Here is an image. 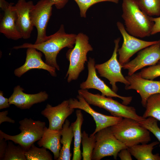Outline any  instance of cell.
Wrapping results in <instances>:
<instances>
[{"label": "cell", "instance_id": "1", "mask_svg": "<svg viewBox=\"0 0 160 160\" xmlns=\"http://www.w3.org/2000/svg\"><path fill=\"white\" fill-rule=\"evenodd\" d=\"M76 36L75 34L66 33L64 25H61L58 30L49 36L48 39L45 41L38 44L25 43L15 46L13 49L35 48L44 54L46 63L59 71L60 67L56 60L57 55L60 50L65 47L73 48L75 43Z\"/></svg>", "mask_w": 160, "mask_h": 160}, {"label": "cell", "instance_id": "2", "mask_svg": "<svg viewBox=\"0 0 160 160\" xmlns=\"http://www.w3.org/2000/svg\"><path fill=\"white\" fill-rule=\"evenodd\" d=\"M122 9L121 17L129 34L140 38L151 35L154 23L140 9L136 0H122Z\"/></svg>", "mask_w": 160, "mask_h": 160}, {"label": "cell", "instance_id": "3", "mask_svg": "<svg viewBox=\"0 0 160 160\" xmlns=\"http://www.w3.org/2000/svg\"><path fill=\"white\" fill-rule=\"evenodd\" d=\"M110 127L116 137L127 148L140 143H147L151 140L149 131L139 121L132 119L123 118Z\"/></svg>", "mask_w": 160, "mask_h": 160}, {"label": "cell", "instance_id": "4", "mask_svg": "<svg viewBox=\"0 0 160 160\" xmlns=\"http://www.w3.org/2000/svg\"><path fill=\"white\" fill-rule=\"evenodd\" d=\"M78 92L89 105L103 108L113 116L131 118L139 122H142L145 119L138 115L134 107L121 104L111 97H106L99 94H93L87 89H81Z\"/></svg>", "mask_w": 160, "mask_h": 160}, {"label": "cell", "instance_id": "5", "mask_svg": "<svg viewBox=\"0 0 160 160\" xmlns=\"http://www.w3.org/2000/svg\"><path fill=\"white\" fill-rule=\"evenodd\" d=\"M89 40L86 34L79 33L76 35L75 46L69 49L66 53V58L69 61L68 69L65 75L68 83L77 79L85 68L84 64L87 62V54L93 49Z\"/></svg>", "mask_w": 160, "mask_h": 160}, {"label": "cell", "instance_id": "6", "mask_svg": "<svg viewBox=\"0 0 160 160\" xmlns=\"http://www.w3.org/2000/svg\"><path fill=\"white\" fill-rule=\"evenodd\" d=\"M19 127L21 132L10 135L0 130V136L7 140H10L16 144L20 145L25 152L32 145L40 140L43 134L46 124L39 120H34L31 118H25L19 121Z\"/></svg>", "mask_w": 160, "mask_h": 160}, {"label": "cell", "instance_id": "7", "mask_svg": "<svg viewBox=\"0 0 160 160\" xmlns=\"http://www.w3.org/2000/svg\"><path fill=\"white\" fill-rule=\"evenodd\" d=\"M95 135L96 143L92 160H100L104 157L110 156H113L116 159L120 151L127 148L116 137L110 127L100 130Z\"/></svg>", "mask_w": 160, "mask_h": 160}, {"label": "cell", "instance_id": "8", "mask_svg": "<svg viewBox=\"0 0 160 160\" xmlns=\"http://www.w3.org/2000/svg\"><path fill=\"white\" fill-rule=\"evenodd\" d=\"M55 4L51 0H40L31 8L30 12L31 20L37 32L34 44L41 43L48 39L49 36L46 35V29L51 16L52 6Z\"/></svg>", "mask_w": 160, "mask_h": 160}, {"label": "cell", "instance_id": "9", "mask_svg": "<svg viewBox=\"0 0 160 160\" xmlns=\"http://www.w3.org/2000/svg\"><path fill=\"white\" fill-rule=\"evenodd\" d=\"M120 40L119 37L114 40L115 47L111 57L104 63L95 65V68L100 76L105 78L109 81L112 90L116 93L118 89L116 85L117 82L123 83L126 86L129 84V81L122 74V66L117 58Z\"/></svg>", "mask_w": 160, "mask_h": 160}, {"label": "cell", "instance_id": "10", "mask_svg": "<svg viewBox=\"0 0 160 160\" xmlns=\"http://www.w3.org/2000/svg\"><path fill=\"white\" fill-rule=\"evenodd\" d=\"M116 25L123 39L121 47L118 50V61L121 66L128 62L130 58L137 52L159 41V40L147 41L140 39L129 34L121 22H117Z\"/></svg>", "mask_w": 160, "mask_h": 160}, {"label": "cell", "instance_id": "11", "mask_svg": "<svg viewBox=\"0 0 160 160\" xmlns=\"http://www.w3.org/2000/svg\"><path fill=\"white\" fill-rule=\"evenodd\" d=\"M87 63L88 76L86 80L80 84L81 89H96L100 92L103 96L117 97L121 99L122 101V103L124 105H127L130 103L132 100V97H123L118 95L98 77L95 68L94 59L89 57Z\"/></svg>", "mask_w": 160, "mask_h": 160}, {"label": "cell", "instance_id": "12", "mask_svg": "<svg viewBox=\"0 0 160 160\" xmlns=\"http://www.w3.org/2000/svg\"><path fill=\"white\" fill-rule=\"evenodd\" d=\"M76 98H70L69 100V106L74 109L83 110L93 117L96 127L95 131L90 135H94L100 130L117 124L123 118L121 117L107 116L99 113L92 108L81 95H77Z\"/></svg>", "mask_w": 160, "mask_h": 160}, {"label": "cell", "instance_id": "13", "mask_svg": "<svg viewBox=\"0 0 160 160\" xmlns=\"http://www.w3.org/2000/svg\"><path fill=\"white\" fill-rule=\"evenodd\" d=\"M159 60L160 39L157 43L141 50L135 58L122 65V68L128 70V75L131 76L145 66L156 65Z\"/></svg>", "mask_w": 160, "mask_h": 160}, {"label": "cell", "instance_id": "14", "mask_svg": "<svg viewBox=\"0 0 160 160\" xmlns=\"http://www.w3.org/2000/svg\"><path fill=\"white\" fill-rule=\"evenodd\" d=\"M125 78L129 84L125 86L126 90L134 89L140 95L141 103L143 106L145 107L147 100L151 95L160 93V81H155L144 79L137 73Z\"/></svg>", "mask_w": 160, "mask_h": 160}, {"label": "cell", "instance_id": "15", "mask_svg": "<svg viewBox=\"0 0 160 160\" xmlns=\"http://www.w3.org/2000/svg\"><path fill=\"white\" fill-rule=\"evenodd\" d=\"M74 109L70 107L69 100H65L55 106L47 104L41 114L47 118L49 122V128L61 130L66 118L72 114Z\"/></svg>", "mask_w": 160, "mask_h": 160}, {"label": "cell", "instance_id": "16", "mask_svg": "<svg viewBox=\"0 0 160 160\" xmlns=\"http://www.w3.org/2000/svg\"><path fill=\"white\" fill-rule=\"evenodd\" d=\"M32 1L18 0L14 7L16 14V24L22 38L28 39L31 37L34 26L31 22L30 12L33 5Z\"/></svg>", "mask_w": 160, "mask_h": 160}, {"label": "cell", "instance_id": "17", "mask_svg": "<svg viewBox=\"0 0 160 160\" xmlns=\"http://www.w3.org/2000/svg\"><path fill=\"white\" fill-rule=\"evenodd\" d=\"M26 54L25 61L24 64L14 71V73L16 76L20 77L29 70L37 69L46 70L52 76H56V69L43 61L41 52L37 51L35 48L29 47L27 48Z\"/></svg>", "mask_w": 160, "mask_h": 160}, {"label": "cell", "instance_id": "18", "mask_svg": "<svg viewBox=\"0 0 160 160\" xmlns=\"http://www.w3.org/2000/svg\"><path fill=\"white\" fill-rule=\"evenodd\" d=\"M24 89L20 85L15 87L12 94L9 98V103L21 109H29L34 104L45 101L48 98L45 91L35 94L24 93Z\"/></svg>", "mask_w": 160, "mask_h": 160}, {"label": "cell", "instance_id": "19", "mask_svg": "<svg viewBox=\"0 0 160 160\" xmlns=\"http://www.w3.org/2000/svg\"><path fill=\"white\" fill-rule=\"evenodd\" d=\"M14 5V3H10L4 12L0 23V32L8 39L17 40L22 37L16 26V14Z\"/></svg>", "mask_w": 160, "mask_h": 160}, {"label": "cell", "instance_id": "20", "mask_svg": "<svg viewBox=\"0 0 160 160\" xmlns=\"http://www.w3.org/2000/svg\"><path fill=\"white\" fill-rule=\"evenodd\" d=\"M61 129L53 130L46 127L42 137L37 143L39 147H44L50 150L54 154V159L57 160L61 148Z\"/></svg>", "mask_w": 160, "mask_h": 160}, {"label": "cell", "instance_id": "21", "mask_svg": "<svg viewBox=\"0 0 160 160\" xmlns=\"http://www.w3.org/2000/svg\"><path fill=\"white\" fill-rule=\"evenodd\" d=\"M61 133L62 137L60 142L62 146L57 160H70L71 156V145L74 135L72 126L67 119H66L63 125Z\"/></svg>", "mask_w": 160, "mask_h": 160}, {"label": "cell", "instance_id": "22", "mask_svg": "<svg viewBox=\"0 0 160 160\" xmlns=\"http://www.w3.org/2000/svg\"><path fill=\"white\" fill-rule=\"evenodd\" d=\"M159 143L156 141L148 144L136 145L127 148L131 155L138 160H160L159 154H154L152 153L154 146Z\"/></svg>", "mask_w": 160, "mask_h": 160}, {"label": "cell", "instance_id": "23", "mask_svg": "<svg viewBox=\"0 0 160 160\" xmlns=\"http://www.w3.org/2000/svg\"><path fill=\"white\" fill-rule=\"evenodd\" d=\"M81 110L78 109L76 110V120L71 124L73 131L74 138L73 160H81V159L80 150L82 134L81 129L84 118Z\"/></svg>", "mask_w": 160, "mask_h": 160}, {"label": "cell", "instance_id": "24", "mask_svg": "<svg viewBox=\"0 0 160 160\" xmlns=\"http://www.w3.org/2000/svg\"><path fill=\"white\" fill-rule=\"evenodd\" d=\"M145 108L142 116L144 118L152 117L160 121V93L151 96L147 100Z\"/></svg>", "mask_w": 160, "mask_h": 160}, {"label": "cell", "instance_id": "25", "mask_svg": "<svg viewBox=\"0 0 160 160\" xmlns=\"http://www.w3.org/2000/svg\"><path fill=\"white\" fill-rule=\"evenodd\" d=\"M81 142L83 151L82 156L83 160H92V155L95 148L96 139L95 135L89 136L84 131L81 134Z\"/></svg>", "mask_w": 160, "mask_h": 160}, {"label": "cell", "instance_id": "26", "mask_svg": "<svg viewBox=\"0 0 160 160\" xmlns=\"http://www.w3.org/2000/svg\"><path fill=\"white\" fill-rule=\"evenodd\" d=\"M140 9L150 16L160 15V0H136Z\"/></svg>", "mask_w": 160, "mask_h": 160}, {"label": "cell", "instance_id": "27", "mask_svg": "<svg viewBox=\"0 0 160 160\" xmlns=\"http://www.w3.org/2000/svg\"><path fill=\"white\" fill-rule=\"evenodd\" d=\"M47 149L42 147L39 148L32 144L25 152L26 160H52V157Z\"/></svg>", "mask_w": 160, "mask_h": 160}, {"label": "cell", "instance_id": "28", "mask_svg": "<svg viewBox=\"0 0 160 160\" xmlns=\"http://www.w3.org/2000/svg\"><path fill=\"white\" fill-rule=\"evenodd\" d=\"M25 152L20 145L16 146L9 141L3 160H26Z\"/></svg>", "mask_w": 160, "mask_h": 160}, {"label": "cell", "instance_id": "29", "mask_svg": "<svg viewBox=\"0 0 160 160\" xmlns=\"http://www.w3.org/2000/svg\"><path fill=\"white\" fill-rule=\"evenodd\" d=\"M78 4L80 11V14L81 17H86V13L88 9L92 5L97 3L109 1L118 4L119 0H74Z\"/></svg>", "mask_w": 160, "mask_h": 160}, {"label": "cell", "instance_id": "30", "mask_svg": "<svg viewBox=\"0 0 160 160\" xmlns=\"http://www.w3.org/2000/svg\"><path fill=\"white\" fill-rule=\"evenodd\" d=\"M139 122L143 126L151 132L156 137L160 143V128L158 125L157 120L153 117H148L143 121Z\"/></svg>", "mask_w": 160, "mask_h": 160}, {"label": "cell", "instance_id": "31", "mask_svg": "<svg viewBox=\"0 0 160 160\" xmlns=\"http://www.w3.org/2000/svg\"><path fill=\"white\" fill-rule=\"evenodd\" d=\"M137 74L144 79L153 80L160 76V64L151 65L147 68L143 69Z\"/></svg>", "mask_w": 160, "mask_h": 160}, {"label": "cell", "instance_id": "32", "mask_svg": "<svg viewBox=\"0 0 160 160\" xmlns=\"http://www.w3.org/2000/svg\"><path fill=\"white\" fill-rule=\"evenodd\" d=\"M151 19L154 23L151 33V35H154L160 32V17H153L151 16Z\"/></svg>", "mask_w": 160, "mask_h": 160}, {"label": "cell", "instance_id": "33", "mask_svg": "<svg viewBox=\"0 0 160 160\" xmlns=\"http://www.w3.org/2000/svg\"><path fill=\"white\" fill-rule=\"evenodd\" d=\"M131 155L127 148L121 150L118 154V156L121 160H132Z\"/></svg>", "mask_w": 160, "mask_h": 160}, {"label": "cell", "instance_id": "34", "mask_svg": "<svg viewBox=\"0 0 160 160\" xmlns=\"http://www.w3.org/2000/svg\"><path fill=\"white\" fill-rule=\"evenodd\" d=\"M7 140L0 136V160H3L7 145Z\"/></svg>", "mask_w": 160, "mask_h": 160}, {"label": "cell", "instance_id": "35", "mask_svg": "<svg viewBox=\"0 0 160 160\" xmlns=\"http://www.w3.org/2000/svg\"><path fill=\"white\" fill-rule=\"evenodd\" d=\"M10 104L9 103V99L5 97L3 95L2 91H0V109L9 107Z\"/></svg>", "mask_w": 160, "mask_h": 160}, {"label": "cell", "instance_id": "36", "mask_svg": "<svg viewBox=\"0 0 160 160\" xmlns=\"http://www.w3.org/2000/svg\"><path fill=\"white\" fill-rule=\"evenodd\" d=\"M8 111H5L0 112V124L4 122H8L14 124L15 121L11 118L7 116Z\"/></svg>", "mask_w": 160, "mask_h": 160}, {"label": "cell", "instance_id": "37", "mask_svg": "<svg viewBox=\"0 0 160 160\" xmlns=\"http://www.w3.org/2000/svg\"><path fill=\"white\" fill-rule=\"evenodd\" d=\"M55 2V5L57 9L63 8L67 2L68 0H51Z\"/></svg>", "mask_w": 160, "mask_h": 160}, {"label": "cell", "instance_id": "38", "mask_svg": "<svg viewBox=\"0 0 160 160\" xmlns=\"http://www.w3.org/2000/svg\"><path fill=\"white\" fill-rule=\"evenodd\" d=\"M10 4L5 0H0V7L4 12L9 6Z\"/></svg>", "mask_w": 160, "mask_h": 160}, {"label": "cell", "instance_id": "39", "mask_svg": "<svg viewBox=\"0 0 160 160\" xmlns=\"http://www.w3.org/2000/svg\"><path fill=\"white\" fill-rule=\"evenodd\" d=\"M158 64H160V60H159V62H158Z\"/></svg>", "mask_w": 160, "mask_h": 160}]
</instances>
